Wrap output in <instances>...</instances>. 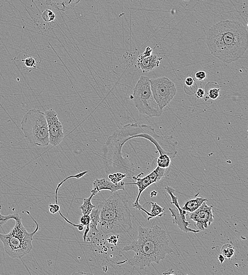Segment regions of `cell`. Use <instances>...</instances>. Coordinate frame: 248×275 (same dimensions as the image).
<instances>
[{
  "mask_svg": "<svg viewBox=\"0 0 248 275\" xmlns=\"http://www.w3.org/2000/svg\"><path fill=\"white\" fill-rule=\"evenodd\" d=\"M59 214H60L61 216V217L69 224H71L73 225L74 227H76V228H77L78 230L79 231H82V230H84L85 229V226L82 225H81L80 223L78 224H75L72 223V222L70 221L68 219H67L64 215L62 213L61 210L58 212Z\"/></svg>",
  "mask_w": 248,
  "mask_h": 275,
  "instance_id": "obj_28",
  "label": "cell"
},
{
  "mask_svg": "<svg viewBox=\"0 0 248 275\" xmlns=\"http://www.w3.org/2000/svg\"><path fill=\"white\" fill-rule=\"evenodd\" d=\"M24 62L25 66L27 68H37L35 60L32 57H29L22 60Z\"/></svg>",
  "mask_w": 248,
  "mask_h": 275,
  "instance_id": "obj_27",
  "label": "cell"
},
{
  "mask_svg": "<svg viewBox=\"0 0 248 275\" xmlns=\"http://www.w3.org/2000/svg\"><path fill=\"white\" fill-rule=\"evenodd\" d=\"M88 173V171H85L82 172L81 173H78L75 175H71L70 176L67 177L63 181H62L60 184H59L56 189V192H55V203H58V200H57V195H58V192L59 188H60V187L62 185V184L66 182L67 180H68V179L72 178H75L77 179H79L81 178L82 176H84L86 174H87Z\"/></svg>",
  "mask_w": 248,
  "mask_h": 275,
  "instance_id": "obj_22",
  "label": "cell"
},
{
  "mask_svg": "<svg viewBox=\"0 0 248 275\" xmlns=\"http://www.w3.org/2000/svg\"><path fill=\"white\" fill-rule=\"evenodd\" d=\"M171 166L167 169H162L157 166L149 174L145 177H141L144 173H141L137 176H133L132 179L136 182L134 183H125L126 185H135L138 188V193L136 201L133 204V207L137 210L147 212V210L139 203L140 198L144 191L151 185L159 182L164 176L169 175L171 171Z\"/></svg>",
  "mask_w": 248,
  "mask_h": 275,
  "instance_id": "obj_8",
  "label": "cell"
},
{
  "mask_svg": "<svg viewBox=\"0 0 248 275\" xmlns=\"http://www.w3.org/2000/svg\"><path fill=\"white\" fill-rule=\"evenodd\" d=\"M126 177H127L126 174H122L119 172L111 174L108 176L110 181L114 184L120 183Z\"/></svg>",
  "mask_w": 248,
  "mask_h": 275,
  "instance_id": "obj_23",
  "label": "cell"
},
{
  "mask_svg": "<svg viewBox=\"0 0 248 275\" xmlns=\"http://www.w3.org/2000/svg\"><path fill=\"white\" fill-rule=\"evenodd\" d=\"M91 218L90 215H82L79 219L80 223L85 227L90 226Z\"/></svg>",
  "mask_w": 248,
  "mask_h": 275,
  "instance_id": "obj_29",
  "label": "cell"
},
{
  "mask_svg": "<svg viewBox=\"0 0 248 275\" xmlns=\"http://www.w3.org/2000/svg\"><path fill=\"white\" fill-rule=\"evenodd\" d=\"M157 195V192L155 190L152 191V192L150 193V197L151 198L156 197Z\"/></svg>",
  "mask_w": 248,
  "mask_h": 275,
  "instance_id": "obj_36",
  "label": "cell"
},
{
  "mask_svg": "<svg viewBox=\"0 0 248 275\" xmlns=\"http://www.w3.org/2000/svg\"><path fill=\"white\" fill-rule=\"evenodd\" d=\"M153 97L163 110L174 98L177 89L175 84L167 77L150 79Z\"/></svg>",
  "mask_w": 248,
  "mask_h": 275,
  "instance_id": "obj_9",
  "label": "cell"
},
{
  "mask_svg": "<svg viewBox=\"0 0 248 275\" xmlns=\"http://www.w3.org/2000/svg\"><path fill=\"white\" fill-rule=\"evenodd\" d=\"M152 49L150 47H147L145 51L142 54L145 57L150 56L152 54Z\"/></svg>",
  "mask_w": 248,
  "mask_h": 275,
  "instance_id": "obj_34",
  "label": "cell"
},
{
  "mask_svg": "<svg viewBox=\"0 0 248 275\" xmlns=\"http://www.w3.org/2000/svg\"><path fill=\"white\" fill-rule=\"evenodd\" d=\"M183 1L188 2V1H190V0H183Z\"/></svg>",
  "mask_w": 248,
  "mask_h": 275,
  "instance_id": "obj_37",
  "label": "cell"
},
{
  "mask_svg": "<svg viewBox=\"0 0 248 275\" xmlns=\"http://www.w3.org/2000/svg\"><path fill=\"white\" fill-rule=\"evenodd\" d=\"M91 222L90 224V232L91 233H98L100 230L98 229L100 218V211L98 207L94 208L90 214Z\"/></svg>",
  "mask_w": 248,
  "mask_h": 275,
  "instance_id": "obj_17",
  "label": "cell"
},
{
  "mask_svg": "<svg viewBox=\"0 0 248 275\" xmlns=\"http://www.w3.org/2000/svg\"><path fill=\"white\" fill-rule=\"evenodd\" d=\"M206 42L212 55L231 64L242 58L247 50V28L239 21H221L209 29Z\"/></svg>",
  "mask_w": 248,
  "mask_h": 275,
  "instance_id": "obj_1",
  "label": "cell"
},
{
  "mask_svg": "<svg viewBox=\"0 0 248 275\" xmlns=\"http://www.w3.org/2000/svg\"><path fill=\"white\" fill-rule=\"evenodd\" d=\"M133 99L137 110L142 114L155 117L163 113L153 97L148 77H140L134 90Z\"/></svg>",
  "mask_w": 248,
  "mask_h": 275,
  "instance_id": "obj_7",
  "label": "cell"
},
{
  "mask_svg": "<svg viewBox=\"0 0 248 275\" xmlns=\"http://www.w3.org/2000/svg\"><path fill=\"white\" fill-rule=\"evenodd\" d=\"M25 212L36 225L32 232H28L22 222L21 217L17 213L14 219L16 221L14 228L8 234L0 233V241L4 245L5 252L12 258L21 259L31 252L33 236L39 230V224L32 217L30 212Z\"/></svg>",
  "mask_w": 248,
  "mask_h": 275,
  "instance_id": "obj_5",
  "label": "cell"
},
{
  "mask_svg": "<svg viewBox=\"0 0 248 275\" xmlns=\"http://www.w3.org/2000/svg\"><path fill=\"white\" fill-rule=\"evenodd\" d=\"M42 18L45 22H51L55 20L56 16L51 10L46 9L42 14Z\"/></svg>",
  "mask_w": 248,
  "mask_h": 275,
  "instance_id": "obj_24",
  "label": "cell"
},
{
  "mask_svg": "<svg viewBox=\"0 0 248 275\" xmlns=\"http://www.w3.org/2000/svg\"><path fill=\"white\" fill-rule=\"evenodd\" d=\"M93 197L94 195L91 194L89 198L84 199V203L79 208L81 211L82 215H90L93 209L96 207L92 203Z\"/></svg>",
  "mask_w": 248,
  "mask_h": 275,
  "instance_id": "obj_19",
  "label": "cell"
},
{
  "mask_svg": "<svg viewBox=\"0 0 248 275\" xmlns=\"http://www.w3.org/2000/svg\"><path fill=\"white\" fill-rule=\"evenodd\" d=\"M195 94L197 98L202 99L204 97L205 91L202 88H199L196 90Z\"/></svg>",
  "mask_w": 248,
  "mask_h": 275,
  "instance_id": "obj_33",
  "label": "cell"
},
{
  "mask_svg": "<svg viewBox=\"0 0 248 275\" xmlns=\"http://www.w3.org/2000/svg\"><path fill=\"white\" fill-rule=\"evenodd\" d=\"M185 87L190 88L193 87L194 85H196V83L195 82L194 79L193 77L189 76L185 79Z\"/></svg>",
  "mask_w": 248,
  "mask_h": 275,
  "instance_id": "obj_32",
  "label": "cell"
},
{
  "mask_svg": "<svg viewBox=\"0 0 248 275\" xmlns=\"http://www.w3.org/2000/svg\"><path fill=\"white\" fill-rule=\"evenodd\" d=\"M221 253L224 257L230 259L234 255L235 249L231 244H224L221 247Z\"/></svg>",
  "mask_w": 248,
  "mask_h": 275,
  "instance_id": "obj_21",
  "label": "cell"
},
{
  "mask_svg": "<svg viewBox=\"0 0 248 275\" xmlns=\"http://www.w3.org/2000/svg\"><path fill=\"white\" fill-rule=\"evenodd\" d=\"M80 0H46V4L58 11H66L74 8Z\"/></svg>",
  "mask_w": 248,
  "mask_h": 275,
  "instance_id": "obj_15",
  "label": "cell"
},
{
  "mask_svg": "<svg viewBox=\"0 0 248 275\" xmlns=\"http://www.w3.org/2000/svg\"><path fill=\"white\" fill-rule=\"evenodd\" d=\"M136 240L125 245L123 252L133 251L134 257L127 264L134 268L144 270L153 263L159 264L167 255L175 254L170 247L167 232L156 225L150 228L139 225Z\"/></svg>",
  "mask_w": 248,
  "mask_h": 275,
  "instance_id": "obj_2",
  "label": "cell"
},
{
  "mask_svg": "<svg viewBox=\"0 0 248 275\" xmlns=\"http://www.w3.org/2000/svg\"><path fill=\"white\" fill-rule=\"evenodd\" d=\"M195 78L199 81H204L207 77V74L205 71L200 70L197 71L195 75Z\"/></svg>",
  "mask_w": 248,
  "mask_h": 275,
  "instance_id": "obj_30",
  "label": "cell"
},
{
  "mask_svg": "<svg viewBox=\"0 0 248 275\" xmlns=\"http://www.w3.org/2000/svg\"><path fill=\"white\" fill-rule=\"evenodd\" d=\"M2 209V206H0V228H3V226L9 220L14 219L17 213L10 214L8 216H3L1 213Z\"/></svg>",
  "mask_w": 248,
  "mask_h": 275,
  "instance_id": "obj_26",
  "label": "cell"
},
{
  "mask_svg": "<svg viewBox=\"0 0 248 275\" xmlns=\"http://www.w3.org/2000/svg\"><path fill=\"white\" fill-rule=\"evenodd\" d=\"M98 206L100 211L99 230L104 234H115L132 239V213L125 195L111 193Z\"/></svg>",
  "mask_w": 248,
  "mask_h": 275,
  "instance_id": "obj_3",
  "label": "cell"
},
{
  "mask_svg": "<svg viewBox=\"0 0 248 275\" xmlns=\"http://www.w3.org/2000/svg\"><path fill=\"white\" fill-rule=\"evenodd\" d=\"M45 114L48 126L50 145L53 147L57 146L64 138L63 125L59 121L57 112L53 109L47 110Z\"/></svg>",
  "mask_w": 248,
  "mask_h": 275,
  "instance_id": "obj_10",
  "label": "cell"
},
{
  "mask_svg": "<svg viewBox=\"0 0 248 275\" xmlns=\"http://www.w3.org/2000/svg\"><path fill=\"white\" fill-rule=\"evenodd\" d=\"M150 204L152 208L147 220L149 221L152 218L162 217L164 209L158 205L156 202H150Z\"/></svg>",
  "mask_w": 248,
  "mask_h": 275,
  "instance_id": "obj_18",
  "label": "cell"
},
{
  "mask_svg": "<svg viewBox=\"0 0 248 275\" xmlns=\"http://www.w3.org/2000/svg\"><path fill=\"white\" fill-rule=\"evenodd\" d=\"M158 166L162 169H167L171 166V159L167 154L160 155L157 160Z\"/></svg>",
  "mask_w": 248,
  "mask_h": 275,
  "instance_id": "obj_20",
  "label": "cell"
},
{
  "mask_svg": "<svg viewBox=\"0 0 248 275\" xmlns=\"http://www.w3.org/2000/svg\"><path fill=\"white\" fill-rule=\"evenodd\" d=\"M49 208L50 212L52 214L58 213V212L61 210V207L60 205L58 204V203H55V204H53V203H50Z\"/></svg>",
  "mask_w": 248,
  "mask_h": 275,
  "instance_id": "obj_31",
  "label": "cell"
},
{
  "mask_svg": "<svg viewBox=\"0 0 248 275\" xmlns=\"http://www.w3.org/2000/svg\"><path fill=\"white\" fill-rule=\"evenodd\" d=\"M218 87L210 88L208 93V97L209 99L213 100H217L220 96V89Z\"/></svg>",
  "mask_w": 248,
  "mask_h": 275,
  "instance_id": "obj_25",
  "label": "cell"
},
{
  "mask_svg": "<svg viewBox=\"0 0 248 275\" xmlns=\"http://www.w3.org/2000/svg\"><path fill=\"white\" fill-rule=\"evenodd\" d=\"M169 210L172 214L173 223L177 225L182 231L185 233L193 232L194 233L200 232L198 230H194L189 228V226L191 225V223L181 216L178 210L170 208Z\"/></svg>",
  "mask_w": 248,
  "mask_h": 275,
  "instance_id": "obj_14",
  "label": "cell"
},
{
  "mask_svg": "<svg viewBox=\"0 0 248 275\" xmlns=\"http://www.w3.org/2000/svg\"><path fill=\"white\" fill-rule=\"evenodd\" d=\"M162 59V58L154 54L148 57L141 54L137 60V66L144 73H148L159 66Z\"/></svg>",
  "mask_w": 248,
  "mask_h": 275,
  "instance_id": "obj_13",
  "label": "cell"
},
{
  "mask_svg": "<svg viewBox=\"0 0 248 275\" xmlns=\"http://www.w3.org/2000/svg\"><path fill=\"white\" fill-rule=\"evenodd\" d=\"M21 130L32 145L44 147L50 145L45 114L40 110L31 109L28 111L22 118Z\"/></svg>",
  "mask_w": 248,
  "mask_h": 275,
  "instance_id": "obj_6",
  "label": "cell"
},
{
  "mask_svg": "<svg viewBox=\"0 0 248 275\" xmlns=\"http://www.w3.org/2000/svg\"><path fill=\"white\" fill-rule=\"evenodd\" d=\"M212 208V206H208L205 202L198 209L191 213L190 218L195 223L197 230L204 231L214 222Z\"/></svg>",
  "mask_w": 248,
  "mask_h": 275,
  "instance_id": "obj_11",
  "label": "cell"
},
{
  "mask_svg": "<svg viewBox=\"0 0 248 275\" xmlns=\"http://www.w3.org/2000/svg\"><path fill=\"white\" fill-rule=\"evenodd\" d=\"M85 243L89 247L93 257L91 261H95L105 272L115 270L117 266L127 263L128 259L120 260L123 247L110 244L105 234L100 231L96 233L89 232Z\"/></svg>",
  "mask_w": 248,
  "mask_h": 275,
  "instance_id": "obj_4",
  "label": "cell"
},
{
  "mask_svg": "<svg viewBox=\"0 0 248 275\" xmlns=\"http://www.w3.org/2000/svg\"><path fill=\"white\" fill-rule=\"evenodd\" d=\"M218 259L220 262L222 264V263L224 262V260H225V257H224L221 254L219 256Z\"/></svg>",
  "mask_w": 248,
  "mask_h": 275,
  "instance_id": "obj_35",
  "label": "cell"
},
{
  "mask_svg": "<svg viewBox=\"0 0 248 275\" xmlns=\"http://www.w3.org/2000/svg\"><path fill=\"white\" fill-rule=\"evenodd\" d=\"M103 190H110L111 193L120 190L126 191L125 183L122 181L119 183L114 184L104 178L96 179L93 183L91 194L95 196Z\"/></svg>",
  "mask_w": 248,
  "mask_h": 275,
  "instance_id": "obj_12",
  "label": "cell"
},
{
  "mask_svg": "<svg viewBox=\"0 0 248 275\" xmlns=\"http://www.w3.org/2000/svg\"><path fill=\"white\" fill-rule=\"evenodd\" d=\"M207 201L206 199L202 197L191 199L184 203L182 209L187 212L192 213L201 206L204 202Z\"/></svg>",
  "mask_w": 248,
  "mask_h": 275,
  "instance_id": "obj_16",
  "label": "cell"
}]
</instances>
